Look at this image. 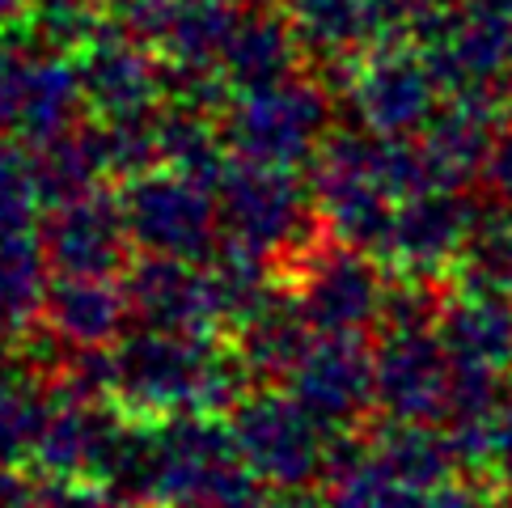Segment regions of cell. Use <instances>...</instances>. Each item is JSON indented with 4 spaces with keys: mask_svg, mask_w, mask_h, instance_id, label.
Listing matches in <instances>:
<instances>
[{
    "mask_svg": "<svg viewBox=\"0 0 512 508\" xmlns=\"http://www.w3.org/2000/svg\"><path fill=\"white\" fill-rule=\"evenodd\" d=\"M457 64L479 81L512 77V0H474L457 30Z\"/></svg>",
    "mask_w": 512,
    "mask_h": 508,
    "instance_id": "cell-1",
    "label": "cell"
},
{
    "mask_svg": "<svg viewBox=\"0 0 512 508\" xmlns=\"http://www.w3.org/2000/svg\"><path fill=\"white\" fill-rule=\"evenodd\" d=\"M453 348L479 373L512 369V305L500 297L466 301L453 314Z\"/></svg>",
    "mask_w": 512,
    "mask_h": 508,
    "instance_id": "cell-2",
    "label": "cell"
},
{
    "mask_svg": "<svg viewBox=\"0 0 512 508\" xmlns=\"http://www.w3.org/2000/svg\"><path fill=\"white\" fill-rule=\"evenodd\" d=\"M483 271H487V280L496 284L500 293L512 297V212L500 216V221L487 229V238H483Z\"/></svg>",
    "mask_w": 512,
    "mask_h": 508,
    "instance_id": "cell-3",
    "label": "cell"
},
{
    "mask_svg": "<svg viewBox=\"0 0 512 508\" xmlns=\"http://www.w3.org/2000/svg\"><path fill=\"white\" fill-rule=\"evenodd\" d=\"M487 174H491V183H496V191L512 199V132L496 144V149H491V157H487Z\"/></svg>",
    "mask_w": 512,
    "mask_h": 508,
    "instance_id": "cell-4",
    "label": "cell"
},
{
    "mask_svg": "<svg viewBox=\"0 0 512 508\" xmlns=\"http://www.w3.org/2000/svg\"><path fill=\"white\" fill-rule=\"evenodd\" d=\"M496 458H500V479H504V487H508V496H512V403L504 407V415H500V424H496Z\"/></svg>",
    "mask_w": 512,
    "mask_h": 508,
    "instance_id": "cell-5",
    "label": "cell"
},
{
    "mask_svg": "<svg viewBox=\"0 0 512 508\" xmlns=\"http://www.w3.org/2000/svg\"><path fill=\"white\" fill-rule=\"evenodd\" d=\"M436 508H483L479 500H474V496H466V492H449L441 504H436Z\"/></svg>",
    "mask_w": 512,
    "mask_h": 508,
    "instance_id": "cell-6",
    "label": "cell"
}]
</instances>
